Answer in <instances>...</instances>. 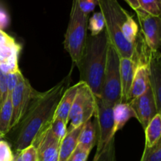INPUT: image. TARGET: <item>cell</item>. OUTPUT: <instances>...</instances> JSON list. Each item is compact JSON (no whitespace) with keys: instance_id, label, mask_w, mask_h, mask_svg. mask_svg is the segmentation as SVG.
I'll list each match as a JSON object with an SVG mask.
<instances>
[{"instance_id":"6da1fadb","label":"cell","mask_w":161,"mask_h":161,"mask_svg":"<svg viewBox=\"0 0 161 161\" xmlns=\"http://www.w3.org/2000/svg\"><path fill=\"white\" fill-rule=\"evenodd\" d=\"M72 71L62 80L45 92L34 96L20 122L9 131V140L15 152H20L33 144L37 137L52 122L64 91L70 86Z\"/></svg>"},{"instance_id":"7a4b0ae2","label":"cell","mask_w":161,"mask_h":161,"mask_svg":"<svg viewBox=\"0 0 161 161\" xmlns=\"http://www.w3.org/2000/svg\"><path fill=\"white\" fill-rule=\"evenodd\" d=\"M109 41L105 31L97 36H88L83 54L77 64L80 82L84 83L96 97H100Z\"/></svg>"},{"instance_id":"3957f363","label":"cell","mask_w":161,"mask_h":161,"mask_svg":"<svg viewBox=\"0 0 161 161\" xmlns=\"http://www.w3.org/2000/svg\"><path fill=\"white\" fill-rule=\"evenodd\" d=\"M104 20L105 31L110 44L116 49L119 58L133 56L135 45L127 42L123 36L122 25L128 12L119 5L117 0H97Z\"/></svg>"},{"instance_id":"277c9868","label":"cell","mask_w":161,"mask_h":161,"mask_svg":"<svg viewBox=\"0 0 161 161\" xmlns=\"http://www.w3.org/2000/svg\"><path fill=\"white\" fill-rule=\"evenodd\" d=\"M97 107L94 116L97 125V149L92 161H117L115 150L113 108L106 106L96 97Z\"/></svg>"},{"instance_id":"5b68a950","label":"cell","mask_w":161,"mask_h":161,"mask_svg":"<svg viewBox=\"0 0 161 161\" xmlns=\"http://www.w3.org/2000/svg\"><path fill=\"white\" fill-rule=\"evenodd\" d=\"M88 15L80 10L78 0H72L69 21L64 35V47L75 65L80 62L87 37Z\"/></svg>"},{"instance_id":"8992f818","label":"cell","mask_w":161,"mask_h":161,"mask_svg":"<svg viewBox=\"0 0 161 161\" xmlns=\"http://www.w3.org/2000/svg\"><path fill=\"white\" fill-rule=\"evenodd\" d=\"M98 98H100L106 106L110 108L122 102L119 56L110 42L107 50L106 64L102 78L101 95Z\"/></svg>"},{"instance_id":"52a82bcc","label":"cell","mask_w":161,"mask_h":161,"mask_svg":"<svg viewBox=\"0 0 161 161\" xmlns=\"http://www.w3.org/2000/svg\"><path fill=\"white\" fill-rule=\"evenodd\" d=\"M97 107L96 97L90 88L83 82H80L73 104L69 116L70 122L67 130H72L83 125L94 116Z\"/></svg>"},{"instance_id":"ba28073f","label":"cell","mask_w":161,"mask_h":161,"mask_svg":"<svg viewBox=\"0 0 161 161\" xmlns=\"http://www.w3.org/2000/svg\"><path fill=\"white\" fill-rule=\"evenodd\" d=\"M36 93L37 91L31 86L29 81L22 75L18 84L10 94L13 110L10 130L20 122Z\"/></svg>"},{"instance_id":"9c48e42d","label":"cell","mask_w":161,"mask_h":161,"mask_svg":"<svg viewBox=\"0 0 161 161\" xmlns=\"http://www.w3.org/2000/svg\"><path fill=\"white\" fill-rule=\"evenodd\" d=\"M135 13L147 47L152 51H159L161 43L160 17L152 15L140 8L135 10Z\"/></svg>"},{"instance_id":"30bf717a","label":"cell","mask_w":161,"mask_h":161,"mask_svg":"<svg viewBox=\"0 0 161 161\" xmlns=\"http://www.w3.org/2000/svg\"><path fill=\"white\" fill-rule=\"evenodd\" d=\"M21 46L6 31L0 29V69L5 73L19 70Z\"/></svg>"},{"instance_id":"8fae6325","label":"cell","mask_w":161,"mask_h":161,"mask_svg":"<svg viewBox=\"0 0 161 161\" xmlns=\"http://www.w3.org/2000/svg\"><path fill=\"white\" fill-rule=\"evenodd\" d=\"M128 103L135 112L136 119L139 121L144 130L151 119L159 113L150 87L144 94L132 99Z\"/></svg>"},{"instance_id":"7c38bea8","label":"cell","mask_w":161,"mask_h":161,"mask_svg":"<svg viewBox=\"0 0 161 161\" xmlns=\"http://www.w3.org/2000/svg\"><path fill=\"white\" fill-rule=\"evenodd\" d=\"M61 141L52 134L49 127L33 142L38 153V161H58Z\"/></svg>"},{"instance_id":"4fadbf2b","label":"cell","mask_w":161,"mask_h":161,"mask_svg":"<svg viewBox=\"0 0 161 161\" xmlns=\"http://www.w3.org/2000/svg\"><path fill=\"white\" fill-rule=\"evenodd\" d=\"M161 55L160 51L150 50L148 57L149 86L153 94L157 112L161 113Z\"/></svg>"},{"instance_id":"5bb4252c","label":"cell","mask_w":161,"mask_h":161,"mask_svg":"<svg viewBox=\"0 0 161 161\" xmlns=\"http://www.w3.org/2000/svg\"><path fill=\"white\" fill-rule=\"evenodd\" d=\"M138 62V56L134 52L130 58H119V74L121 83V99L122 102H129L130 91Z\"/></svg>"},{"instance_id":"9a60e30c","label":"cell","mask_w":161,"mask_h":161,"mask_svg":"<svg viewBox=\"0 0 161 161\" xmlns=\"http://www.w3.org/2000/svg\"><path fill=\"white\" fill-rule=\"evenodd\" d=\"M79 86H80V82L74 86H69L64 91V94L58 103V107H57L53 119H61V120L64 121L66 124H69V113H70L71 108L73 104Z\"/></svg>"},{"instance_id":"2e32d148","label":"cell","mask_w":161,"mask_h":161,"mask_svg":"<svg viewBox=\"0 0 161 161\" xmlns=\"http://www.w3.org/2000/svg\"><path fill=\"white\" fill-rule=\"evenodd\" d=\"M83 125L72 130H67V133L61 141L59 146L58 161H68L72 153L78 146V140Z\"/></svg>"},{"instance_id":"e0dca14e","label":"cell","mask_w":161,"mask_h":161,"mask_svg":"<svg viewBox=\"0 0 161 161\" xmlns=\"http://www.w3.org/2000/svg\"><path fill=\"white\" fill-rule=\"evenodd\" d=\"M113 128L116 134L131 118H136V116L128 102H120L113 107Z\"/></svg>"},{"instance_id":"ac0fdd59","label":"cell","mask_w":161,"mask_h":161,"mask_svg":"<svg viewBox=\"0 0 161 161\" xmlns=\"http://www.w3.org/2000/svg\"><path fill=\"white\" fill-rule=\"evenodd\" d=\"M97 142V125L95 119H91L85 123L80 134L78 146L81 149L91 152Z\"/></svg>"},{"instance_id":"d6986e66","label":"cell","mask_w":161,"mask_h":161,"mask_svg":"<svg viewBox=\"0 0 161 161\" xmlns=\"http://www.w3.org/2000/svg\"><path fill=\"white\" fill-rule=\"evenodd\" d=\"M146 146L150 147L161 140V115L157 113L145 129Z\"/></svg>"},{"instance_id":"ffe728a7","label":"cell","mask_w":161,"mask_h":161,"mask_svg":"<svg viewBox=\"0 0 161 161\" xmlns=\"http://www.w3.org/2000/svg\"><path fill=\"white\" fill-rule=\"evenodd\" d=\"M13 110L10 94L4 102L0 104V133L6 135L10 130Z\"/></svg>"},{"instance_id":"44dd1931","label":"cell","mask_w":161,"mask_h":161,"mask_svg":"<svg viewBox=\"0 0 161 161\" xmlns=\"http://www.w3.org/2000/svg\"><path fill=\"white\" fill-rule=\"evenodd\" d=\"M123 36L124 39L130 43L135 45L138 36H139V30L136 21L131 15L127 13L126 15L125 20L122 25L121 28Z\"/></svg>"},{"instance_id":"7402d4cb","label":"cell","mask_w":161,"mask_h":161,"mask_svg":"<svg viewBox=\"0 0 161 161\" xmlns=\"http://www.w3.org/2000/svg\"><path fill=\"white\" fill-rule=\"evenodd\" d=\"M88 22L87 29L91 31V36H97L105 31V20L101 12L94 13Z\"/></svg>"},{"instance_id":"603a6c76","label":"cell","mask_w":161,"mask_h":161,"mask_svg":"<svg viewBox=\"0 0 161 161\" xmlns=\"http://www.w3.org/2000/svg\"><path fill=\"white\" fill-rule=\"evenodd\" d=\"M140 9L153 16L160 17L161 0H138Z\"/></svg>"},{"instance_id":"cb8c5ba5","label":"cell","mask_w":161,"mask_h":161,"mask_svg":"<svg viewBox=\"0 0 161 161\" xmlns=\"http://www.w3.org/2000/svg\"><path fill=\"white\" fill-rule=\"evenodd\" d=\"M141 161H161V140L150 147L145 146Z\"/></svg>"},{"instance_id":"d4e9b609","label":"cell","mask_w":161,"mask_h":161,"mask_svg":"<svg viewBox=\"0 0 161 161\" xmlns=\"http://www.w3.org/2000/svg\"><path fill=\"white\" fill-rule=\"evenodd\" d=\"M49 129L58 140L61 141L67 133V124L61 119H53L49 125Z\"/></svg>"},{"instance_id":"484cf974","label":"cell","mask_w":161,"mask_h":161,"mask_svg":"<svg viewBox=\"0 0 161 161\" xmlns=\"http://www.w3.org/2000/svg\"><path fill=\"white\" fill-rule=\"evenodd\" d=\"M14 154L8 142L0 139V161H14Z\"/></svg>"},{"instance_id":"4316f807","label":"cell","mask_w":161,"mask_h":161,"mask_svg":"<svg viewBox=\"0 0 161 161\" xmlns=\"http://www.w3.org/2000/svg\"><path fill=\"white\" fill-rule=\"evenodd\" d=\"M6 74V81H7V86H8V91L9 94H11L14 88L17 86L18 84L20 79L23 74L21 73L20 70L15 71V72H8Z\"/></svg>"},{"instance_id":"83f0119b","label":"cell","mask_w":161,"mask_h":161,"mask_svg":"<svg viewBox=\"0 0 161 161\" xmlns=\"http://www.w3.org/2000/svg\"><path fill=\"white\" fill-rule=\"evenodd\" d=\"M21 161H38L37 149L34 145L28 146L20 151Z\"/></svg>"},{"instance_id":"f1b7e54d","label":"cell","mask_w":161,"mask_h":161,"mask_svg":"<svg viewBox=\"0 0 161 161\" xmlns=\"http://www.w3.org/2000/svg\"><path fill=\"white\" fill-rule=\"evenodd\" d=\"M78 5L80 10L84 14L89 16L95 9L97 5V0H78Z\"/></svg>"},{"instance_id":"f546056e","label":"cell","mask_w":161,"mask_h":161,"mask_svg":"<svg viewBox=\"0 0 161 161\" xmlns=\"http://www.w3.org/2000/svg\"><path fill=\"white\" fill-rule=\"evenodd\" d=\"M6 74L0 69V104L4 102L9 95Z\"/></svg>"},{"instance_id":"4dcf8cb0","label":"cell","mask_w":161,"mask_h":161,"mask_svg":"<svg viewBox=\"0 0 161 161\" xmlns=\"http://www.w3.org/2000/svg\"><path fill=\"white\" fill-rule=\"evenodd\" d=\"M10 17L5 5L0 1V29L4 31L9 25Z\"/></svg>"},{"instance_id":"1f68e13d","label":"cell","mask_w":161,"mask_h":161,"mask_svg":"<svg viewBox=\"0 0 161 161\" xmlns=\"http://www.w3.org/2000/svg\"><path fill=\"white\" fill-rule=\"evenodd\" d=\"M90 153L91 152L77 146L76 149L72 153L68 161H86L88 157H89Z\"/></svg>"},{"instance_id":"d6a6232c","label":"cell","mask_w":161,"mask_h":161,"mask_svg":"<svg viewBox=\"0 0 161 161\" xmlns=\"http://www.w3.org/2000/svg\"><path fill=\"white\" fill-rule=\"evenodd\" d=\"M124 1H125L135 11L140 8L138 0H124Z\"/></svg>"},{"instance_id":"836d02e7","label":"cell","mask_w":161,"mask_h":161,"mask_svg":"<svg viewBox=\"0 0 161 161\" xmlns=\"http://www.w3.org/2000/svg\"><path fill=\"white\" fill-rule=\"evenodd\" d=\"M4 137H5V136H4V135H3V134H2V133H0V139H1L2 138H4Z\"/></svg>"}]
</instances>
